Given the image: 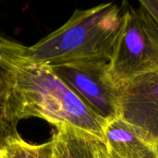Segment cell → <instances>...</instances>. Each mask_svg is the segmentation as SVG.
<instances>
[{"instance_id":"2","label":"cell","mask_w":158,"mask_h":158,"mask_svg":"<svg viewBox=\"0 0 158 158\" xmlns=\"http://www.w3.org/2000/svg\"><path fill=\"white\" fill-rule=\"evenodd\" d=\"M18 120L38 118L55 128L68 125L102 143L106 120L96 114L50 67L22 65L17 74Z\"/></svg>"},{"instance_id":"11","label":"cell","mask_w":158,"mask_h":158,"mask_svg":"<svg viewBox=\"0 0 158 158\" xmlns=\"http://www.w3.org/2000/svg\"><path fill=\"white\" fill-rule=\"evenodd\" d=\"M94 158H114L106 150L105 144L101 141H97L94 148Z\"/></svg>"},{"instance_id":"9","label":"cell","mask_w":158,"mask_h":158,"mask_svg":"<svg viewBox=\"0 0 158 158\" xmlns=\"http://www.w3.org/2000/svg\"><path fill=\"white\" fill-rule=\"evenodd\" d=\"M54 149L52 138L46 143L33 144L15 131L0 139V158H53Z\"/></svg>"},{"instance_id":"10","label":"cell","mask_w":158,"mask_h":158,"mask_svg":"<svg viewBox=\"0 0 158 158\" xmlns=\"http://www.w3.org/2000/svg\"><path fill=\"white\" fill-rule=\"evenodd\" d=\"M137 8L158 34V0H141Z\"/></svg>"},{"instance_id":"12","label":"cell","mask_w":158,"mask_h":158,"mask_svg":"<svg viewBox=\"0 0 158 158\" xmlns=\"http://www.w3.org/2000/svg\"><path fill=\"white\" fill-rule=\"evenodd\" d=\"M53 158H59L57 153H56V148L54 149V156H53Z\"/></svg>"},{"instance_id":"5","label":"cell","mask_w":158,"mask_h":158,"mask_svg":"<svg viewBox=\"0 0 158 158\" xmlns=\"http://www.w3.org/2000/svg\"><path fill=\"white\" fill-rule=\"evenodd\" d=\"M118 117L158 145V69L119 86Z\"/></svg>"},{"instance_id":"7","label":"cell","mask_w":158,"mask_h":158,"mask_svg":"<svg viewBox=\"0 0 158 158\" xmlns=\"http://www.w3.org/2000/svg\"><path fill=\"white\" fill-rule=\"evenodd\" d=\"M114 158H158V145L120 117L106 120L104 142Z\"/></svg>"},{"instance_id":"4","label":"cell","mask_w":158,"mask_h":158,"mask_svg":"<svg viewBox=\"0 0 158 158\" xmlns=\"http://www.w3.org/2000/svg\"><path fill=\"white\" fill-rule=\"evenodd\" d=\"M50 68L96 114L106 120L118 117L119 86L110 75L108 61L78 60Z\"/></svg>"},{"instance_id":"6","label":"cell","mask_w":158,"mask_h":158,"mask_svg":"<svg viewBox=\"0 0 158 158\" xmlns=\"http://www.w3.org/2000/svg\"><path fill=\"white\" fill-rule=\"evenodd\" d=\"M28 46L13 41L0 32V135L17 131L19 101L17 74L24 65ZM0 138V139H1Z\"/></svg>"},{"instance_id":"3","label":"cell","mask_w":158,"mask_h":158,"mask_svg":"<svg viewBox=\"0 0 158 158\" xmlns=\"http://www.w3.org/2000/svg\"><path fill=\"white\" fill-rule=\"evenodd\" d=\"M123 3L120 31L108 61L118 86L158 69V34L137 7Z\"/></svg>"},{"instance_id":"13","label":"cell","mask_w":158,"mask_h":158,"mask_svg":"<svg viewBox=\"0 0 158 158\" xmlns=\"http://www.w3.org/2000/svg\"><path fill=\"white\" fill-rule=\"evenodd\" d=\"M0 138H1V135H0Z\"/></svg>"},{"instance_id":"8","label":"cell","mask_w":158,"mask_h":158,"mask_svg":"<svg viewBox=\"0 0 158 158\" xmlns=\"http://www.w3.org/2000/svg\"><path fill=\"white\" fill-rule=\"evenodd\" d=\"M52 139L59 158H94L95 143L99 141L68 125L56 127Z\"/></svg>"},{"instance_id":"1","label":"cell","mask_w":158,"mask_h":158,"mask_svg":"<svg viewBox=\"0 0 158 158\" xmlns=\"http://www.w3.org/2000/svg\"><path fill=\"white\" fill-rule=\"evenodd\" d=\"M122 14V6L115 3L76 9L60 28L28 46L27 63L54 67L78 60L109 61Z\"/></svg>"}]
</instances>
